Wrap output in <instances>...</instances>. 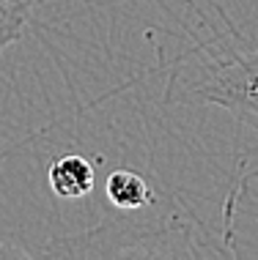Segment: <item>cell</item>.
I'll use <instances>...</instances> for the list:
<instances>
[{"mask_svg":"<svg viewBox=\"0 0 258 260\" xmlns=\"http://www.w3.org/2000/svg\"><path fill=\"white\" fill-rule=\"evenodd\" d=\"M107 200L121 211H140L154 203V192H151L149 181L135 170H116L107 175L104 184Z\"/></svg>","mask_w":258,"mask_h":260,"instance_id":"obj_3","label":"cell"},{"mask_svg":"<svg viewBox=\"0 0 258 260\" xmlns=\"http://www.w3.org/2000/svg\"><path fill=\"white\" fill-rule=\"evenodd\" d=\"M0 252H9V255L25 257V252H22V249H17V247H14V244H3V247H0Z\"/></svg>","mask_w":258,"mask_h":260,"instance_id":"obj_5","label":"cell"},{"mask_svg":"<svg viewBox=\"0 0 258 260\" xmlns=\"http://www.w3.org/2000/svg\"><path fill=\"white\" fill-rule=\"evenodd\" d=\"M195 93L217 107L258 115V52H236L214 60Z\"/></svg>","mask_w":258,"mask_h":260,"instance_id":"obj_1","label":"cell"},{"mask_svg":"<svg viewBox=\"0 0 258 260\" xmlns=\"http://www.w3.org/2000/svg\"><path fill=\"white\" fill-rule=\"evenodd\" d=\"M94 184H96V173L85 156L69 153V156H61L50 165V189L61 200L85 198V194H91Z\"/></svg>","mask_w":258,"mask_h":260,"instance_id":"obj_2","label":"cell"},{"mask_svg":"<svg viewBox=\"0 0 258 260\" xmlns=\"http://www.w3.org/2000/svg\"><path fill=\"white\" fill-rule=\"evenodd\" d=\"M36 3L39 0H0V50L22 36Z\"/></svg>","mask_w":258,"mask_h":260,"instance_id":"obj_4","label":"cell"}]
</instances>
